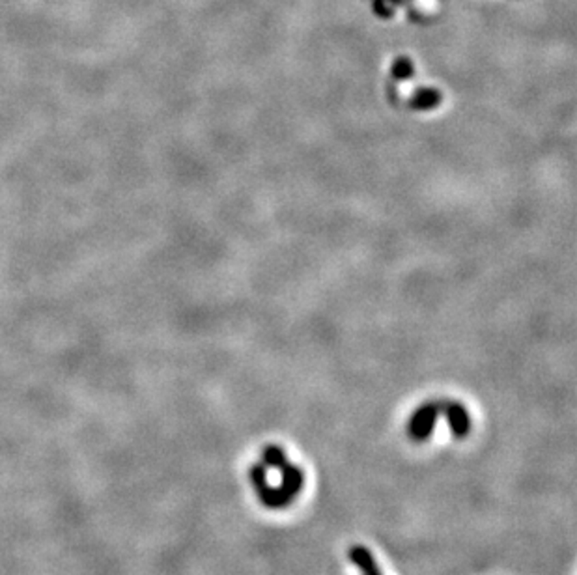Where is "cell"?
I'll use <instances>...</instances> for the list:
<instances>
[{
    "label": "cell",
    "instance_id": "277c9868",
    "mask_svg": "<svg viewBox=\"0 0 577 575\" xmlns=\"http://www.w3.org/2000/svg\"><path fill=\"white\" fill-rule=\"evenodd\" d=\"M303 484H305V476H303V471L297 465L288 462V464L280 469V488L288 495H292L295 499L297 493L301 491V488H303Z\"/></svg>",
    "mask_w": 577,
    "mask_h": 575
},
{
    "label": "cell",
    "instance_id": "6da1fadb",
    "mask_svg": "<svg viewBox=\"0 0 577 575\" xmlns=\"http://www.w3.org/2000/svg\"><path fill=\"white\" fill-rule=\"evenodd\" d=\"M249 474H251V482L254 486V490H256L258 497H260V501L268 508H283V506H288L290 502L294 501V497L288 495L280 486L269 484L268 467L263 464L252 465Z\"/></svg>",
    "mask_w": 577,
    "mask_h": 575
},
{
    "label": "cell",
    "instance_id": "ba28073f",
    "mask_svg": "<svg viewBox=\"0 0 577 575\" xmlns=\"http://www.w3.org/2000/svg\"><path fill=\"white\" fill-rule=\"evenodd\" d=\"M413 71H415V68L407 58H398L392 66V77L395 79H407Z\"/></svg>",
    "mask_w": 577,
    "mask_h": 575
},
{
    "label": "cell",
    "instance_id": "3957f363",
    "mask_svg": "<svg viewBox=\"0 0 577 575\" xmlns=\"http://www.w3.org/2000/svg\"><path fill=\"white\" fill-rule=\"evenodd\" d=\"M445 415H447V422H449V428L452 431V435L456 439H464L471 430V416L467 413L461 404H456V402H450L443 407Z\"/></svg>",
    "mask_w": 577,
    "mask_h": 575
},
{
    "label": "cell",
    "instance_id": "52a82bcc",
    "mask_svg": "<svg viewBox=\"0 0 577 575\" xmlns=\"http://www.w3.org/2000/svg\"><path fill=\"white\" fill-rule=\"evenodd\" d=\"M441 101V94L432 88H421L417 92V96L413 99V105L417 109H433L438 103Z\"/></svg>",
    "mask_w": 577,
    "mask_h": 575
},
{
    "label": "cell",
    "instance_id": "5b68a950",
    "mask_svg": "<svg viewBox=\"0 0 577 575\" xmlns=\"http://www.w3.org/2000/svg\"><path fill=\"white\" fill-rule=\"evenodd\" d=\"M349 560L361 568L363 575H383L378 562H376L374 555L370 553L366 548H363V545H355V548L349 549Z\"/></svg>",
    "mask_w": 577,
    "mask_h": 575
},
{
    "label": "cell",
    "instance_id": "7a4b0ae2",
    "mask_svg": "<svg viewBox=\"0 0 577 575\" xmlns=\"http://www.w3.org/2000/svg\"><path fill=\"white\" fill-rule=\"evenodd\" d=\"M439 413H441V407L438 404H424L413 413L409 424H407V433L413 441L430 439L433 428L438 424Z\"/></svg>",
    "mask_w": 577,
    "mask_h": 575
},
{
    "label": "cell",
    "instance_id": "8992f818",
    "mask_svg": "<svg viewBox=\"0 0 577 575\" xmlns=\"http://www.w3.org/2000/svg\"><path fill=\"white\" fill-rule=\"evenodd\" d=\"M262 464L268 469L280 471L284 465L288 464V459H286V454H284L283 448L277 447V445H268L262 450Z\"/></svg>",
    "mask_w": 577,
    "mask_h": 575
}]
</instances>
